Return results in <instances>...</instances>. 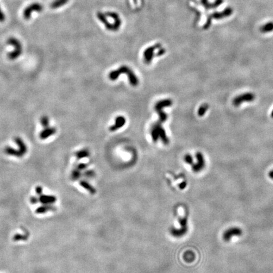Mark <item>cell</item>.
I'll return each mask as SVG.
<instances>
[{
  "label": "cell",
  "instance_id": "4316f807",
  "mask_svg": "<svg viewBox=\"0 0 273 273\" xmlns=\"http://www.w3.org/2000/svg\"><path fill=\"white\" fill-rule=\"evenodd\" d=\"M35 192H36V193L39 195H42V192H43V189H42V187L41 186H37L36 188H35Z\"/></svg>",
  "mask_w": 273,
  "mask_h": 273
},
{
  "label": "cell",
  "instance_id": "d4e9b609",
  "mask_svg": "<svg viewBox=\"0 0 273 273\" xmlns=\"http://www.w3.org/2000/svg\"><path fill=\"white\" fill-rule=\"evenodd\" d=\"M80 173L79 171H78V170L73 171L72 174V178L73 180L78 179L80 177Z\"/></svg>",
  "mask_w": 273,
  "mask_h": 273
},
{
  "label": "cell",
  "instance_id": "5b68a950",
  "mask_svg": "<svg viewBox=\"0 0 273 273\" xmlns=\"http://www.w3.org/2000/svg\"><path fill=\"white\" fill-rule=\"evenodd\" d=\"M43 6L42 4L37 2L32 3L29 4L26 8H25L23 12V17L25 20H29L31 18L32 15L34 13H40L43 10Z\"/></svg>",
  "mask_w": 273,
  "mask_h": 273
},
{
  "label": "cell",
  "instance_id": "603a6c76",
  "mask_svg": "<svg viewBox=\"0 0 273 273\" xmlns=\"http://www.w3.org/2000/svg\"><path fill=\"white\" fill-rule=\"evenodd\" d=\"M27 240V236H25L22 235L17 234V235H15L13 236L14 241H20V240Z\"/></svg>",
  "mask_w": 273,
  "mask_h": 273
},
{
  "label": "cell",
  "instance_id": "4fadbf2b",
  "mask_svg": "<svg viewBox=\"0 0 273 273\" xmlns=\"http://www.w3.org/2000/svg\"><path fill=\"white\" fill-rule=\"evenodd\" d=\"M4 153L9 156L17 157V158H22L23 156V154L19 150L15 149L9 146H7V148H5Z\"/></svg>",
  "mask_w": 273,
  "mask_h": 273
},
{
  "label": "cell",
  "instance_id": "83f0119b",
  "mask_svg": "<svg viewBox=\"0 0 273 273\" xmlns=\"http://www.w3.org/2000/svg\"><path fill=\"white\" fill-rule=\"evenodd\" d=\"M86 167H87V164H83V163H81L80 164L78 165L77 166V168L80 170H84L85 169Z\"/></svg>",
  "mask_w": 273,
  "mask_h": 273
},
{
  "label": "cell",
  "instance_id": "ba28073f",
  "mask_svg": "<svg viewBox=\"0 0 273 273\" xmlns=\"http://www.w3.org/2000/svg\"><path fill=\"white\" fill-rule=\"evenodd\" d=\"M196 158L197 159V163L193 164L192 169L195 172H199L205 166V160L204 156L200 153H197L196 154Z\"/></svg>",
  "mask_w": 273,
  "mask_h": 273
},
{
  "label": "cell",
  "instance_id": "3957f363",
  "mask_svg": "<svg viewBox=\"0 0 273 273\" xmlns=\"http://www.w3.org/2000/svg\"><path fill=\"white\" fill-rule=\"evenodd\" d=\"M7 43L14 48L13 51L9 53L7 56L10 60L16 59L22 53V44L20 40L15 37H10L8 39Z\"/></svg>",
  "mask_w": 273,
  "mask_h": 273
},
{
  "label": "cell",
  "instance_id": "f1b7e54d",
  "mask_svg": "<svg viewBox=\"0 0 273 273\" xmlns=\"http://www.w3.org/2000/svg\"><path fill=\"white\" fill-rule=\"evenodd\" d=\"M38 199L36 198V197H32L31 198H30V202H31V203L32 204H36L37 202H38Z\"/></svg>",
  "mask_w": 273,
  "mask_h": 273
},
{
  "label": "cell",
  "instance_id": "7a4b0ae2",
  "mask_svg": "<svg viewBox=\"0 0 273 273\" xmlns=\"http://www.w3.org/2000/svg\"><path fill=\"white\" fill-rule=\"evenodd\" d=\"M150 135L152 139L155 142L159 139H161L164 144H169V139L166 135V131L161 124L156 123L152 126L150 128Z\"/></svg>",
  "mask_w": 273,
  "mask_h": 273
},
{
  "label": "cell",
  "instance_id": "52a82bcc",
  "mask_svg": "<svg viewBox=\"0 0 273 273\" xmlns=\"http://www.w3.org/2000/svg\"><path fill=\"white\" fill-rule=\"evenodd\" d=\"M242 235V231L238 227H231L226 230L223 233V240L226 241H229L235 236H240Z\"/></svg>",
  "mask_w": 273,
  "mask_h": 273
},
{
  "label": "cell",
  "instance_id": "30bf717a",
  "mask_svg": "<svg viewBox=\"0 0 273 273\" xmlns=\"http://www.w3.org/2000/svg\"><path fill=\"white\" fill-rule=\"evenodd\" d=\"M126 123L125 118L122 116H119L115 119V123L114 125L111 126L110 127V130L111 131H114L117 130L119 128L123 127Z\"/></svg>",
  "mask_w": 273,
  "mask_h": 273
},
{
  "label": "cell",
  "instance_id": "7402d4cb",
  "mask_svg": "<svg viewBox=\"0 0 273 273\" xmlns=\"http://www.w3.org/2000/svg\"><path fill=\"white\" fill-rule=\"evenodd\" d=\"M80 185H82L83 187H84L85 189H86L87 190H89L90 192H91V193H94V192H94V190H93L92 188H91L90 186L87 183V182L84 181H80Z\"/></svg>",
  "mask_w": 273,
  "mask_h": 273
},
{
  "label": "cell",
  "instance_id": "9c48e42d",
  "mask_svg": "<svg viewBox=\"0 0 273 273\" xmlns=\"http://www.w3.org/2000/svg\"><path fill=\"white\" fill-rule=\"evenodd\" d=\"M57 133V129L53 127H47L44 128L43 130L40 131L39 134V138L42 140L48 139L49 136L54 135Z\"/></svg>",
  "mask_w": 273,
  "mask_h": 273
},
{
  "label": "cell",
  "instance_id": "6da1fadb",
  "mask_svg": "<svg viewBox=\"0 0 273 273\" xmlns=\"http://www.w3.org/2000/svg\"><path fill=\"white\" fill-rule=\"evenodd\" d=\"M123 73H125L128 75L129 82L131 85L135 87L139 84V79L132 72V70L128 67H126V66H121L118 70L110 72L109 74V78L110 80L114 81L118 78L120 75Z\"/></svg>",
  "mask_w": 273,
  "mask_h": 273
},
{
  "label": "cell",
  "instance_id": "ffe728a7",
  "mask_svg": "<svg viewBox=\"0 0 273 273\" xmlns=\"http://www.w3.org/2000/svg\"><path fill=\"white\" fill-rule=\"evenodd\" d=\"M40 123H41V125L44 126V128L48 127L49 121V118L48 116H43V117L40 118Z\"/></svg>",
  "mask_w": 273,
  "mask_h": 273
},
{
  "label": "cell",
  "instance_id": "277c9868",
  "mask_svg": "<svg viewBox=\"0 0 273 273\" xmlns=\"http://www.w3.org/2000/svg\"><path fill=\"white\" fill-rule=\"evenodd\" d=\"M172 104H173V102H172L171 100L170 99L162 100L156 104L155 110L156 112L158 113L159 116V121L158 122V123H163L166 121V120L168 119V114L164 112L163 109L166 107H169V106H170Z\"/></svg>",
  "mask_w": 273,
  "mask_h": 273
},
{
  "label": "cell",
  "instance_id": "ac0fdd59",
  "mask_svg": "<svg viewBox=\"0 0 273 273\" xmlns=\"http://www.w3.org/2000/svg\"><path fill=\"white\" fill-rule=\"evenodd\" d=\"M75 156L79 159L84 158H87V157L89 156V152L87 149H83L78 151L77 153L75 154Z\"/></svg>",
  "mask_w": 273,
  "mask_h": 273
},
{
  "label": "cell",
  "instance_id": "f546056e",
  "mask_svg": "<svg viewBox=\"0 0 273 273\" xmlns=\"http://www.w3.org/2000/svg\"><path fill=\"white\" fill-rule=\"evenodd\" d=\"M269 176L270 177V178L273 180V170L270 171V172L269 173Z\"/></svg>",
  "mask_w": 273,
  "mask_h": 273
},
{
  "label": "cell",
  "instance_id": "5bb4252c",
  "mask_svg": "<svg viewBox=\"0 0 273 273\" xmlns=\"http://www.w3.org/2000/svg\"><path fill=\"white\" fill-rule=\"evenodd\" d=\"M156 47H150L145 50L144 53V62L145 63L149 64L151 62L153 58L154 51Z\"/></svg>",
  "mask_w": 273,
  "mask_h": 273
},
{
  "label": "cell",
  "instance_id": "9a60e30c",
  "mask_svg": "<svg viewBox=\"0 0 273 273\" xmlns=\"http://www.w3.org/2000/svg\"><path fill=\"white\" fill-rule=\"evenodd\" d=\"M69 1V0H53L51 4V7L53 9H58L62 8L65 4H67Z\"/></svg>",
  "mask_w": 273,
  "mask_h": 273
},
{
  "label": "cell",
  "instance_id": "d6986e66",
  "mask_svg": "<svg viewBox=\"0 0 273 273\" xmlns=\"http://www.w3.org/2000/svg\"><path fill=\"white\" fill-rule=\"evenodd\" d=\"M208 108H209V106H208V104H204L201 105V106H200V107L199 109V111H198V114H199L200 116H204V115L205 114V113H206L207 110L208 109Z\"/></svg>",
  "mask_w": 273,
  "mask_h": 273
},
{
  "label": "cell",
  "instance_id": "4dcf8cb0",
  "mask_svg": "<svg viewBox=\"0 0 273 273\" xmlns=\"http://www.w3.org/2000/svg\"><path fill=\"white\" fill-rule=\"evenodd\" d=\"M271 117H272V118H273V110H272V113H271Z\"/></svg>",
  "mask_w": 273,
  "mask_h": 273
},
{
  "label": "cell",
  "instance_id": "e0dca14e",
  "mask_svg": "<svg viewBox=\"0 0 273 273\" xmlns=\"http://www.w3.org/2000/svg\"><path fill=\"white\" fill-rule=\"evenodd\" d=\"M261 31L263 33H267L273 31V22H268L261 27Z\"/></svg>",
  "mask_w": 273,
  "mask_h": 273
},
{
  "label": "cell",
  "instance_id": "cb8c5ba5",
  "mask_svg": "<svg viewBox=\"0 0 273 273\" xmlns=\"http://www.w3.org/2000/svg\"><path fill=\"white\" fill-rule=\"evenodd\" d=\"M185 161L186 163L190 164H194L193 163V158L190 154H186L185 156Z\"/></svg>",
  "mask_w": 273,
  "mask_h": 273
},
{
  "label": "cell",
  "instance_id": "484cf974",
  "mask_svg": "<svg viewBox=\"0 0 273 273\" xmlns=\"http://www.w3.org/2000/svg\"><path fill=\"white\" fill-rule=\"evenodd\" d=\"M5 19H6V16H5V14L4 13L1 7H0V22H3Z\"/></svg>",
  "mask_w": 273,
  "mask_h": 273
},
{
  "label": "cell",
  "instance_id": "8992f818",
  "mask_svg": "<svg viewBox=\"0 0 273 273\" xmlns=\"http://www.w3.org/2000/svg\"><path fill=\"white\" fill-rule=\"evenodd\" d=\"M255 99V96L254 94L247 92L236 96V98H234L233 101V104L236 107H238V106H239L243 103H250L252 102V101H254Z\"/></svg>",
  "mask_w": 273,
  "mask_h": 273
},
{
  "label": "cell",
  "instance_id": "2e32d148",
  "mask_svg": "<svg viewBox=\"0 0 273 273\" xmlns=\"http://www.w3.org/2000/svg\"><path fill=\"white\" fill-rule=\"evenodd\" d=\"M53 209H54V207L49 205H44L43 206L39 207L38 208L35 210V212H36L37 214H44L49 211H51Z\"/></svg>",
  "mask_w": 273,
  "mask_h": 273
},
{
  "label": "cell",
  "instance_id": "8fae6325",
  "mask_svg": "<svg viewBox=\"0 0 273 273\" xmlns=\"http://www.w3.org/2000/svg\"><path fill=\"white\" fill-rule=\"evenodd\" d=\"M39 200L44 205H49L53 204L57 201V198L53 195H41L39 197Z\"/></svg>",
  "mask_w": 273,
  "mask_h": 273
},
{
  "label": "cell",
  "instance_id": "44dd1931",
  "mask_svg": "<svg viewBox=\"0 0 273 273\" xmlns=\"http://www.w3.org/2000/svg\"><path fill=\"white\" fill-rule=\"evenodd\" d=\"M185 259H186V261L192 262L195 259V255L193 252H186V254H185Z\"/></svg>",
  "mask_w": 273,
  "mask_h": 273
},
{
  "label": "cell",
  "instance_id": "7c38bea8",
  "mask_svg": "<svg viewBox=\"0 0 273 273\" xmlns=\"http://www.w3.org/2000/svg\"><path fill=\"white\" fill-rule=\"evenodd\" d=\"M14 140L15 142V143L17 144L18 147V148H19L18 150L21 152L23 155L26 154L27 151V145L25 144L23 140L21 138L18 137V136L15 137Z\"/></svg>",
  "mask_w": 273,
  "mask_h": 273
}]
</instances>
